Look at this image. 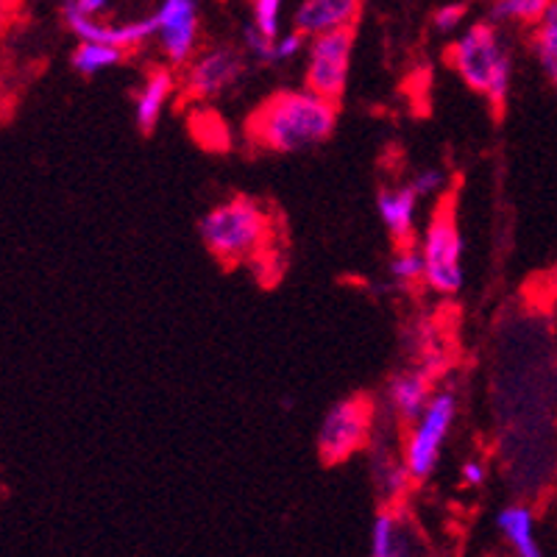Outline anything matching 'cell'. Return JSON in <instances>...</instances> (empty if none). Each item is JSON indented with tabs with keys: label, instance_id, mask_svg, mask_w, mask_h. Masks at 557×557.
Returning <instances> with one entry per match:
<instances>
[{
	"label": "cell",
	"instance_id": "obj_1",
	"mask_svg": "<svg viewBox=\"0 0 557 557\" xmlns=\"http://www.w3.org/2000/svg\"><path fill=\"white\" fill-rule=\"evenodd\" d=\"M337 126V103L310 89L273 92L246 117V139L271 153H301L321 146Z\"/></svg>",
	"mask_w": 557,
	"mask_h": 557
},
{
	"label": "cell",
	"instance_id": "obj_2",
	"mask_svg": "<svg viewBox=\"0 0 557 557\" xmlns=\"http://www.w3.org/2000/svg\"><path fill=\"white\" fill-rule=\"evenodd\" d=\"M449 62L474 92H482L494 112H505L513 84V59L496 23L482 20L449 45Z\"/></svg>",
	"mask_w": 557,
	"mask_h": 557
},
{
	"label": "cell",
	"instance_id": "obj_3",
	"mask_svg": "<svg viewBox=\"0 0 557 557\" xmlns=\"http://www.w3.org/2000/svg\"><path fill=\"white\" fill-rule=\"evenodd\" d=\"M207 251L226 265L248 262L268 248L271 240V215L251 196H235L218 203L198 221Z\"/></svg>",
	"mask_w": 557,
	"mask_h": 557
},
{
	"label": "cell",
	"instance_id": "obj_4",
	"mask_svg": "<svg viewBox=\"0 0 557 557\" xmlns=\"http://www.w3.org/2000/svg\"><path fill=\"white\" fill-rule=\"evenodd\" d=\"M418 251L424 257V285L437 296H457L466 285V243L451 196L435 207Z\"/></svg>",
	"mask_w": 557,
	"mask_h": 557
},
{
	"label": "cell",
	"instance_id": "obj_5",
	"mask_svg": "<svg viewBox=\"0 0 557 557\" xmlns=\"http://www.w3.org/2000/svg\"><path fill=\"white\" fill-rule=\"evenodd\" d=\"M380 407L368 393H351L323 412L318 426V457L323 466H341L368 449Z\"/></svg>",
	"mask_w": 557,
	"mask_h": 557
},
{
	"label": "cell",
	"instance_id": "obj_6",
	"mask_svg": "<svg viewBox=\"0 0 557 557\" xmlns=\"http://www.w3.org/2000/svg\"><path fill=\"white\" fill-rule=\"evenodd\" d=\"M457 418V396L451 391H435L424 412L407 426L401 441V457H405L407 474L412 482L430 480L437 469L444 446Z\"/></svg>",
	"mask_w": 557,
	"mask_h": 557
},
{
	"label": "cell",
	"instance_id": "obj_7",
	"mask_svg": "<svg viewBox=\"0 0 557 557\" xmlns=\"http://www.w3.org/2000/svg\"><path fill=\"white\" fill-rule=\"evenodd\" d=\"M357 28H337V32L318 34L307 39L305 87L326 101L341 103L348 87L351 57H355Z\"/></svg>",
	"mask_w": 557,
	"mask_h": 557
},
{
	"label": "cell",
	"instance_id": "obj_8",
	"mask_svg": "<svg viewBox=\"0 0 557 557\" xmlns=\"http://www.w3.org/2000/svg\"><path fill=\"white\" fill-rule=\"evenodd\" d=\"M246 76V57L232 45H215L184 64L182 89L193 101H215Z\"/></svg>",
	"mask_w": 557,
	"mask_h": 557
},
{
	"label": "cell",
	"instance_id": "obj_9",
	"mask_svg": "<svg viewBox=\"0 0 557 557\" xmlns=\"http://www.w3.org/2000/svg\"><path fill=\"white\" fill-rule=\"evenodd\" d=\"M157 17V42L171 67H184L196 57L201 17L196 0H162L153 12Z\"/></svg>",
	"mask_w": 557,
	"mask_h": 557
},
{
	"label": "cell",
	"instance_id": "obj_10",
	"mask_svg": "<svg viewBox=\"0 0 557 557\" xmlns=\"http://www.w3.org/2000/svg\"><path fill=\"white\" fill-rule=\"evenodd\" d=\"M62 17L67 23V28L78 37V42H101L112 45V48H121V51H134L139 45H146L148 39H157V17L134 20V23H121V26H112V23H101L96 17H87L84 12H78L73 7V0H64Z\"/></svg>",
	"mask_w": 557,
	"mask_h": 557
},
{
	"label": "cell",
	"instance_id": "obj_11",
	"mask_svg": "<svg viewBox=\"0 0 557 557\" xmlns=\"http://www.w3.org/2000/svg\"><path fill=\"white\" fill-rule=\"evenodd\" d=\"M368 457H371V480H374L376 494L387 507H396L410 491L412 480L407 474L405 457L401 451L391 449V435L385 432L382 412L376 416L374 435L368 441Z\"/></svg>",
	"mask_w": 557,
	"mask_h": 557
},
{
	"label": "cell",
	"instance_id": "obj_12",
	"mask_svg": "<svg viewBox=\"0 0 557 557\" xmlns=\"http://www.w3.org/2000/svg\"><path fill=\"white\" fill-rule=\"evenodd\" d=\"M366 0H301L293 12V28L307 39L337 28H357Z\"/></svg>",
	"mask_w": 557,
	"mask_h": 557
},
{
	"label": "cell",
	"instance_id": "obj_13",
	"mask_svg": "<svg viewBox=\"0 0 557 557\" xmlns=\"http://www.w3.org/2000/svg\"><path fill=\"white\" fill-rule=\"evenodd\" d=\"M432 393H435V380L426 376L421 368L410 366L399 374H393L391 382H387L385 391V401H387V412H391L401 426H410L424 407L430 405Z\"/></svg>",
	"mask_w": 557,
	"mask_h": 557
},
{
	"label": "cell",
	"instance_id": "obj_14",
	"mask_svg": "<svg viewBox=\"0 0 557 557\" xmlns=\"http://www.w3.org/2000/svg\"><path fill=\"white\" fill-rule=\"evenodd\" d=\"M421 198L412 193L410 182L399 187H382L376 193V212L382 226L396 246H412L416 243V218Z\"/></svg>",
	"mask_w": 557,
	"mask_h": 557
},
{
	"label": "cell",
	"instance_id": "obj_15",
	"mask_svg": "<svg viewBox=\"0 0 557 557\" xmlns=\"http://www.w3.org/2000/svg\"><path fill=\"white\" fill-rule=\"evenodd\" d=\"M176 73L173 67H153L146 76L143 87L137 89V98H134V121L143 134H151L153 128L162 121V112H165L168 101L176 92Z\"/></svg>",
	"mask_w": 557,
	"mask_h": 557
},
{
	"label": "cell",
	"instance_id": "obj_16",
	"mask_svg": "<svg viewBox=\"0 0 557 557\" xmlns=\"http://www.w3.org/2000/svg\"><path fill=\"white\" fill-rule=\"evenodd\" d=\"M371 557H416L410 524L399 507H385L371 527Z\"/></svg>",
	"mask_w": 557,
	"mask_h": 557
},
{
	"label": "cell",
	"instance_id": "obj_17",
	"mask_svg": "<svg viewBox=\"0 0 557 557\" xmlns=\"http://www.w3.org/2000/svg\"><path fill=\"white\" fill-rule=\"evenodd\" d=\"M496 524H499L502 535L510 541V546L516 549L519 557H544L541 555V544L535 539V519H532V510L524 505H510L505 507L499 516H496Z\"/></svg>",
	"mask_w": 557,
	"mask_h": 557
},
{
	"label": "cell",
	"instance_id": "obj_18",
	"mask_svg": "<svg viewBox=\"0 0 557 557\" xmlns=\"http://www.w3.org/2000/svg\"><path fill=\"white\" fill-rule=\"evenodd\" d=\"M126 59V51L121 48H112V45H101V42H78V48L70 57V64L73 70H78L82 76L92 78L103 70H112Z\"/></svg>",
	"mask_w": 557,
	"mask_h": 557
},
{
	"label": "cell",
	"instance_id": "obj_19",
	"mask_svg": "<svg viewBox=\"0 0 557 557\" xmlns=\"http://www.w3.org/2000/svg\"><path fill=\"white\" fill-rule=\"evenodd\" d=\"M391 285L396 290H412L418 282H424V257L418 251V246H396L391 257Z\"/></svg>",
	"mask_w": 557,
	"mask_h": 557
},
{
	"label": "cell",
	"instance_id": "obj_20",
	"mask_svg": "<svg viewBox=\"0 0 557 557\" xmlns=\"http://www.w3.org/2000/svg\"><path fill=\"white\" fill-rule=\"evenodd\" d=\"M552 0H494L491 23H516V26H539Z\"/></svg>",
	"mask_w": 557,
	"mask_h": 557
},
{
	"label": "cell",
	"instance_id": "obj_21",
	"mask_svg": "<svg viewBox=\"0 0 557 557\" xmlns=\"http://www.w3.org/2000/svg\"><path fill=\"white\" fill-rule=\"evenodd\" d=\"M532 48L544 67L557 62V0H552L544 17L539 20V28L532 34Z\"/></svg>",
	"mask_w": 557,
	"mask_h": 557
},
{
	"label": "cell",
	"instance_id": "obj_22",
	"mask_svg": "<svg viewBox=\"0 0 557 557\" xmlns=\"http://www.w3.org/2000/svg\"><path fill=\"white\" fill-rule=\"evenodd\" d=\"M282 9L285 0H251V23L265 37L276 39L282 34Z\"/></svg>",
	"mask_w": 557,
	"mask_h": 557
},
{
	"label": "cell",
	"instance_id": "obj_23",
	"mask_svg": "<svg viewBox=\"0 0 557 557\" xmlns=\"http://www.w3.org/2000/svg\"><path fill=\"white\" fill-rule=\"evenodd\" d=\"M243 45H246L248 57H253L260 64H278L276 39L265 37L253 23L243 26Z\"/></svg>",
	"mask_w": 557,
	"mask_h": 557
},
{
	"label": "cell",
	"instance_id": "obj_24",
	"mask_svg": "<svg viewBox=\"0 0 557 557\" xmlns=\"http://www.w3.org/2000/svg\"><path fill=\"white\" fill-rule=\"evenodd\" d=\"M446 184H449V176H446L444 168H421V171L412 173L410 178L412 193H416L421 201H424V198L444 196Z\"/></svg>",
	"mask_w": 557,
	"mask_h": 557
},
{
	"label": "cell",
	"instance_id": "obj_25",
	"mask_svg": "<svg viewBox=\"0 0 557 557\" xmlns=\"http://www.w3.org/2000/svg\"><path fill=\"white\" fill-rule=\"evenodd\" d=\"M466 14H469V7H466V3H446V7H441L435 12L432 26H435L441 34H455L457 28L462 26Z\"/></svg>",
	"mask_w": 557,
	"mask_h": 557
},
{
	"label": "cell",
	"instance_id": "obj_26",
	"mask_svg": "<svg viewBox=\"0 0 557 557\" xmlns=\"http://www.w3.org/2000/svg\"><path fill=\"white\" fill-rule=\"evenodd\" d=\"M307 51V37L296 28H290L287 34H278L276 37V57L278 62H290V59L301 57Z\"/></svg>",
	"mask_w": 557,
	"mask_h": 557
},
{
	"label": "cell",
	"instance_id": "obj_27",
	"mask_svg": "<svg viewBox=\"0 0 557 557\" xmlns=\"http://www.w3.org/2000/svg\"><path fill=\"white\" fill-rule=\"evenodd\" d=\"M460 476H462V482H466V485L476 487V485H482V482H485L487 471H485V466H482L480 460H466V462H462Z\"/></svg>",
	"mask_w": 557,
	"mask_h": 557
},
{
	"label": "cell",
	"instance_id": "obj_28",
	"mask_svg": "<svg viewBox=\"0 0 557 557\" xmlns=\"http://www.w3.org/2000/svg\"><path fill=\"white\" fill-rule=\"evenodd\" d=\"M73 7L87 14V17H98L109 9V0H73Z\"/></svg>",
	"mask_w": 557,
	"mask_h": 557
},
{
	"label": "cell",
	"instance_id": "obj_29",
	"mask_svg": "<svg viewBox=\"0 0 557 557\" xmlns=\"http://www.w3.org/2000/svg\"><path fill=\"white\" fill-rule=\"evenodd\" d=\"M546 70H549V76H552V84H555V89H557V62H555V64H549V67H546Z\"/></svg>",
	"mask_w": 557,
	"mask_h": 557
},
{
	"label": "cell",
	"instance_id": "obj_30",
	"mask_svg": "<svg viewBox=\"0 0 557 557\" xmlns=\"http://www.w3.org/2000/svg\"><path fill=\"white\" fill-rule=\"evenodd\" d=\"M20 0H0V7H7V9H12V7H17Z\"/></svg>",
	"mask_w": 557,
	"mask_h": 557
}]
</instances>
